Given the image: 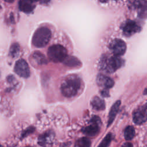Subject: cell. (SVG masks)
Here are the masks:
<instances>
[{
  "mask_svg": "<svg viewBox=\"0 0 147 147\" xmlns=\"http://www.w3.org/2000/svg\"><path fill=\"white\" fill-rule=\"evenodd\" d=\"M120 105H121V101L117 100L115 103L113 104V105L111 107V109H110V111L109 113V115L108 123H107L108 127L112 123V122L114 120L115 116L118 112Z\"/></svg>",
  "mask_w": 147,
  "mask_h": 147,
  "instance_id": "12",
  "label": "cell"
},
{
  "mask_svg": "<svg viewBox=\"0 0 147 147\" xmlns=\"http://www.w3.org/2000/svg\"><path fill=\"white\" fill-rule=\"evenodd\" d=\"M135 136V129L132 126H127L124 131L125 138L126 140H132Z\"/></svg>",
  "mask_w": 147,
  "mask_h": 147,
  "instance_id": "16",
  "label": "cell"
},
{
  "mask_svg": "<svg viewBox=\"0 0 147 147\" xmlns=\"http://www.w3.org/2000/svg\"><path fill=\"white\" fill-rule=\"evenodd\" d=\"M51 38V32L47 27L38 28L33 34L32 44L37 48H42L48 44Z\"/></svg>",
  "mask_w": 147,
  "mask_h": 147,
  "instance_id": "2",
  "label": "cell"
},
{
  "mask_svg": "<svg viewBox=\"0 0 147 147\" xmlns=\"http://www.w3.org/2000/svg\"><path fill=\"white\" fill-rule=\"evenodd\" d=\"M110 49L113 54L117 57L123 55L126 49L125 42L121 39H115L110 44Z\"/></svg>",
  "mask_w": 147,
  "mask_h": 147,
  "instance_id": "7",
  "label": "cell"
},
{
  "mask_svg": "<svg viewBox=\"0 0 147 147\" xmlns=\"http://www.w3.org/2000/svg\"><path fill=\"white\" fill-rule=\"evenodd\" d=\"M34 130V128L33 127H30V128H29L27 130H26L23 134H22V137H25V136H26L27 135H28L29 133H31Z\"/></svg>",
  "mask_w": 147,
  "mask_h": 147,
  "instance_id": "20",
  "label": "cell"
},
{
  "mask_svg": "<svg viewBox=\"0 0 147 147\" xmlns=\"http://www.w3.org/2000/svg\"><path fill=\"white\" fill-rule=\"evenodd\" d=\"M123 34L126 36H131L140 30V27L134 21L129 20H127L122 27Z\"/></svg>",
  "mask_w": 147,
  "mask_h": 147,
  "instance_id": "8",
  "label": "cell"
},
{
  "mask_svg": "<svg viewBox=\"0 0 147 147\" xmlns=\"http://www.w3.org/2000/svg\"><path fill=\"white\" fill-rule=\"evenodd\" d=\"M91 105L92 107L96 110H102L105 108V103L103 100L98 96L94 97L91 100Z\"/></svg>",
  "mask_w": 147,
  "mask_h": 147,
  "instance_id": "14",
  "label": "cell"
},
{
  "mask_svg": "<svg viewBox=\"0 0 147 147\" xmlns=\"http://www.w3.org/2000/svg\"><path fill=\"white\" fill-rule=\"evenodd\" d=\"M30 61L36 65H42L47 63V59L44 55L40 52H35L31 56Z\"/></svg>",
  "mask_w": 147,
  "mask_h": 147,
  "instance_id": "11",
  "label": "cell"
},
{
  "mask_svg": "<svg viewBox=\"0 0 147 147\" xmlns=\"http://www.w3.org/2000/svg\"><path fill=\"white\" fill-rule=\"evenodd\" d=\"M63 61L65 65L69 67H76L80 64L79 60L73 56H67Z\"/></svg>",
  "mask_w": 147,
  "mask_h": 147,
  "instance_id": "15",
  "label": "cell"
},
{
  "mask_svg": "<svg viewBox=\"0 0 147 147\" xmlns=\"http://www.w3.org/2000/svg\"><path fill=\"white\" fill-rule=\"evenodd\" d=\"M48 56L53 62L63 61L67 56V51L61 45H53L48 48Z\"/></svg>",
  "mask_w": 147,
  "mask_h": 147,
  "instance_id": "3",
  "label": "cell"
},
{
  "mask_svg": "<svg viewBox=\"0 0 147 147\" xmlns=\"http://www.w3.org/2000/svg\"><path fill=\"white\" fill-rule=\"evenodd\" d=\"M97 83L101 87H103L106 89H109L111 88L114 84L113 79L110 78L106 76L103 75H99L96 79Z\"/></svg>",
  "mask_w": 147,
  "mask_h": 147,
  "instance_id": "10",
  "label": "cell"
},
{
  "mask_svg": "<svg viewBox=\"0 0 147 147\" xmlns=\"http://www.w3.org/2000/svg\"><path fill=\"white\" fill-rule=\"evenodd\" d=\"M133 121L136 124L141 125L146 121V104L139 107L133 113Z\"/></svg>",
  "mask_w": 147,
  "mask_h": 147,
  "instance_id": "9",
  "label": "cell"
},
{
  "mask_svg": "<svg viewBox=\"0 0 147 147\" xmlns=\"http://www.w3.org/2000/svg\"><path fill=\"white\" fill-rule=\"evenodd\" d=\"M100 123L101 122L99 118L94 116L91 119L90 124L82 129L83 133L90 137H94L97 135L100 130Z\"/></svg>",
  "mask_w": 147,
  "mask_h": 147,
  "instance_id": "5",
  "label": "cell"
},
{
  "mask_svg": "<svg viewBox=\"0 0 147 147\" xmlns=\"http://www.w3.org/2000/svg\"><path fill=\"white\" fill-rule=\"evenodd\" d=\"M81 80L75 75L66 77L61 85V91L63 95L67 98L75 96L81 87Z\"/></svg>",
  "mask_w": 147,
  "mask_h": 147,
  "instance_id": "1",
  "label": "cell"
},
{
  "mask_svg": "<svg viewBox=\"0 0 147 147\" xmlns=\"http://www.w3.org/2000/svg\"><path fill=\"white\" fill-rule=\"evenodd\" d=\"M121 147H133V146L132 144L130 142H125L122 145Z\"/></svg>",
  "mask_w": 147,
  "mask_h": 147,
  "instance_id": "21",
  "label": "cell"
},
{
  "mask_svg": "<svg viewBox=\"0 0 147 147\" xmlns=\"http://www.w3.org/2000/svg\"><path fill=\"white\" fill-rule=\"evenodd\" d=\"M91 141L87 137L78 139L75 143V147H90Z\"/></svg>",
  "mask_w": 147,
  "mask_h": 147,
  "instance_id": "17",
  "label": "cell"
},
{
  "mask_svg": "<svg viewBox=\"0 0 147 147\" xmlns=\"http://www.w3.org/2000/svg\"><path fill=\"white\" fill-rule=\"evenodd\" d=\"M19 7L21 10L25 13L32 11L35 7L34 4L32 1H22L19 2Z\"/></svg>",
  "mask_w": 147,
  "mask_h": 147,
  "instance_id": "13",
  "label": "cell"
},
{
  "mask_svg": "<svg viewBox=\"0 0 147 147\" xmlns=\"http://www.w3.org/2000/svg\"><path fill=\"white\" fill-rule=\"evenodd\" d=\"M51 136V133H45L44 134L41 135L38 138V144L41 146H44L47 142V140Z\"/></svg>",
  "mask_w": 147,
  "mask_h": 147,
  "instance_id": "19",
  "label": "cell"
},
{
  "mask_svg": "<svg viewBox=\"0 0 147 147\" xmlns=\"http://www.w3.org/2000/svg\"><path fill=\"white\" fill-rule=\"evenodd\" d=\"M0 147H2V146H1V145H0Z\"/></svg>",
  "mask_w": 147,
  "mask_h": 147,
  "instance_id": "22",
  "label": "cell"
},
{
  "mask_svg": "<svg viewBox=\"0 0 147 147\" xmlns=\"http://www.w3.org/2000/svg\"><path fill=\"white\" fill-rule=\"evenodd\" d=\"M14 71L20 76L27 78L30 75L29 67L24 59H20L16 61L14 65Z\"/></svg>",
  "mask_w": 147,
  "mask_h": 147,
  "instance_id": "6",
  "label": "cell"
},
{
  "mask_svg": "<svg viewBox=\"0 0 147 147\" xmlns=\"http://www.w3.org/2000/svg\"><path fill=\"white\" fill-rule=\"evenodd\" d=\"M101 67L107 72H113L122 65V60L119 57L111 56L102 60Z\"/></svg>",
  "mask_w": 147,
  "mask_h": 147,
  "instance_id": "4",
  "label": "cell"
},
{
  "mask_svg": "<svg viewBox=\"0 0 147 147\" xmlns=\"http://www.w3.org/2000/svg\"><path fill=\"white\" fill-rule=\"evenodd\" d=\"M112 140V134L111 133H108L105 138L102 140L101 142L98 146V147H108L111 143Z\"/></svg>",
  "mask_w": 147,
  "mask_h": 147,
  "instance_id": "18",
  "label": "cell"
},
{
  "mask_svg": "<svg viewBox=\"0 0 147 147\" xmlns=\"http://www.w3.org/2000/svg\"><path fill=\"white\" fill-rule=\"evenodd\" d=\"M26 147H31V146H26Z\"/></svg>",
  "mask_w": 147,
  "mask_h": 147,
  "instance_id": "23",
  "label": "cell"
}]
</instances>
